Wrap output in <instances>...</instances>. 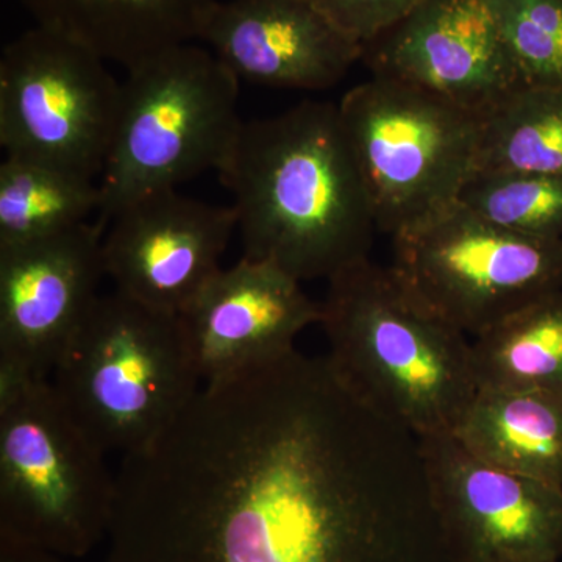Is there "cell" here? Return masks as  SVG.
Masks as SVG:
<instances>
[{
    "label": "cell",
    "instance_id": "7c38bea8",
    "mask_svg": "<svg viewBox=\"0 0 562 562\" xmlns=\"http://www.w3.org/2000/svg\"><path fill=\"white\" fill-rule=\"evenodd\" d=\"M238 216L177 190L150 192L111 217L103 233L105 276L133 301L181 314L214 273Z\"/></svg>",
    "mask_w": 562,
    "mask_h": 562
},
{
    "label": "cell",
    "instance_id": "5b68a950",
    "mask_svg": "<svg viewBox=\"0 0 562 562\" xmlns=\"http://www.w3.org/2000/svg\"><path fill=\"white\" fill-rule=\"evenodd\" d=\"M238 77L211 50L180 44L127 70L99 187V224L128 203L217 172L241 128Z\"/></svg>",
    "mask_w": 562,
    "mask_h": 562
},
{
    "label": "cell",
    "instance_id": "52a82bcc",
    "mask_svg": "<svg viewBox=\"0 0 562 562\" xmlns=\"http://www.w3.org/2000/svg\"><path fill=\"white\" fill-rule=\"evenodd\" d=\"M380 232L412 231L460 199L482 116L403 81L371 77L338 103Z\"/></svg>",
    "mask_w": 562,
    "mask_h": 562
},
{
    "label": "cell",
    "instance_id": "d6986e66",
    "mask_svg": "<svg viewBox=\"0 0 562 562\" xmlns=\"http://www.w3.org/2000/svg\"><path fill=\"white\" fill-rule=\"evenodd\" d=\"M99 181L35 161L0 165V247L46 238L101 210Z\"/></svg>",
    "mask_w": 562,
    "mask_h": 562
},
{
    "label": "cell",
    "instance_id": "ffe728a7",
    "mask_svg": "<svg viewBox=\"0 0 562 562\" xmlns=\"http://www.w3.org/2000/svg\"><path fill=\"white\" fill-rule=\"evenodd\" d=\"M476 171L562 176V90L522 85L487 110Z\"/></svg>",
    "mask_w": 562,
    "mask_h": 562
},
{
    "label": "cell",
    "instance_id": "30bf717a",
    "mask_svg": "<svg viewBox=\"0 0 562 562\" xmlns=\"http://www.w3.org/2000/svg\"><path fill=\"white\" fill-rule=\"evenodd\" d=\"M105 227L85 222L0 247V390L49 380L105 276Z\"/></svg>",
    "mask_w": 562,
    "mask_h": 562
},
{
    "label": "cell",
    "instance_id": "8992f818",
    "mask_svg": "<svg viewBox=\"0 0 562 562\" xmlns=\"http://www.w3.org/2000/svg\"><path fill=\"white\" fill-rule=\"evenodd\" d=\"M50 380L0 390V539L80 560L109 536L116 473Z\"/></svg>",
    "mask_w": 562,
    "mask_h": 562
},
{
    "label": "cell",
    "instance_id": "5bb4252c",
    "mask_svg": "<svg viewBox=\"0 0 562 562\" xmlns=\"http://www.w3.org/2000/svg\"><path fill=\"white\" fill-rule=\"evenodd\" d=\"M272 262L220 269L180 314L203 386L279 360L321 324L319 303Z\"/></svg>",
    "mask_w": 562,
    "mask_h": 562
},
{
    "label": "cell",
    "instance_id": "e0dca14e",
    "mask_svg": "<svg viewBox=\"0 0 562 562\" xmlns=\"http://www.w3.org/2000/svg\"><path fill=\"white\" fill-rule=\"evenodd\" d=\"M458 439L487 464L562 486V394L479 387Z\"/></svg>",
    "mask_w": 562,
    "mask_h": 562
},
{
    "label": "cell",
    "instance_id": "cb8c5ba5",
    "mask_svg": "<svg viewBox=\"0 0 562 562\" xmlns=\"http://www.w3.org/2000/svg\"><path fill=\"white\" fill-rule=\"evenodd\" d=\"M0 562H77V560L38 549V547L0 539Z\"/></svg>",
    "mask_w": 562,
    "mask_h": 562
},
{
    "label": "cell",
    "instance_id": "3957f363",
    "mask_svg": "<svg viewBox=\"0 0 562 562\" xmlns=\"http://www.w3.org/2000/svg\"><path fill=\"white\" fill-rule=\"evenodd\" d=\"M325 355L364 405L417 438L454 435L479 391L472 342L366 258L328 280Z\"/></svg>",
    "mask_w": 562,
    "mask_h": 562
},
{
    "label": "cell",
    "instance_id": "8fae6325",
    "mask_svg": "<svg viewBox=\"0 0 562 562\" xmlns=\"http://www.w3.org/2000/svg\"><path fill=\"white\" fill-rule=\"evenodd\" d=\"M419 439L439 512L465 561H562V486L487 464L453 435Z\"/></svg>",
    "mask_w": 562,
    "mask_h": 562
},
{
    "label": "cell",
    "instance_id": "4fadbf2b",
    "mask_svg": "<svg viewBox=\"0 0 562 562\" xmlns=\"http://www.w3.org/2000/svg\"><path fill=\"white\" fill-rule=\"evenodd\" d=\"M373 77L403 81L483 116L522 87L484 0H427L366 44Z\"/></svg>",
    "mask_w": 562,
    "mask_h": 562
},
{
    "label": "cell",
    "instance_id": "44dd1931",
    "mask_svg": "<svg viewBox=\"0 0 562 562\" xmlns=\"http://www.w3.org/2000/svg\"><path fill=\"white\" fill-rule=\"evenodd\" d=\"M458 202L508 231L562 239V176L476 171Z\"/></svg>",
    "mask_w": 562,
    "mask_h": 562
},
{
    "label": "cell",
    "instance_id": "ba28073f",
    "mask_svg": "<svg viewBox=\"0 0 562 562\" xmlns=\"http://www.w3.org/2000/svg\"><path fill=\"white\" fill-rule=\"evenodd\" d=\"M392 239L403 288L464 335L562 290V239L508 231L460 202Z\"/></svg>",
    "mask_w": 562,
    "mask_h": 562
},
{
    "label": "cell",
    "instance_id": "d4e9b609",
    "mask_svg": "<svg viewBox=\"0 0 562 562\" xmlns=\"http://www.w3.org/2000/svg\"><path fill=\"white\" fill-rule=\"evenodd\" d=\"M549 562H562V561H549Z\"/></svg>",
    "mask_w": 562,
    "mask_h": 562
},
{
    "label": "cell",
    "instance_id": "2e32d148",
    "mask_svg": "<svg viewBox=\"0 0 562 562\" xmlns=\"http://www.w3.org/2000/svg\"><path fill=\"white\" fill-rule=\"evenodd\" d=\"M40 27L125 70L199 38L214 0H21Z\"/></svg>",
    "mask_w": 562,
    "mask_h": 562
},
{
    "label": "cell",
    "instance_id": "603a6c76",
    "mask_svg": "<svg viewBox=\"0 0 562 562\" xmlns=\"http://www.w3.org/2000/svg\"><path fill=\"white\" fill-rule=\"evenodd\" d=\"M321 9L357 43L379 38L427 0H316Z\"/></svg>",
    "mask_w": 562,
    "mask_h": 562
},
{
    "label": "cell",
    "instance_id": "ac0fdd59",
    "mask_svg": "<svg viewBox=\"0 0 562 562\" xmlns=\"http://www.w3.org/2000/svg\"><path fill=\"white\" fill-rule=\"evenodd\" d=\"M472 362L479 387H535L562 394V290L476 335Z\"/></svg>",
    "mask_w": 562,
    "mask_h": 562
},
{
    "label": "cell",
    "instance_id": "7402d4cb",
    "mask_svg": "<svg viewBox=\"0 0 562 562\" xmlns=\"http://www.w3.org/2000/svg\"><path fill=\"white\" fill-rule=\"evenodd\" d=\"M527 87L562 90V0H484Z\"/></svg>",
    "mask_w": 562,
    "mask_h": 562
},
{
    "label": "cell",
    "instance_id": "6da1fadb",
    "mask_svg": "<svg viewBox=\"0 0 562 562\" xmlns=\"http://www.w3.org/2000/svg\"><path fill=\"white\" fill-rule=\"evenodd\" d=\"M109 562H468L420 439L297 349L122 457Z\"/></svg>",
    "mask_w": 562,
    "mask_h": 562
},
{
    "label": "cell",
    "instance_id": "9c48e42d",
    "mask_svg": "<svg viewBox=\"0 0 562 562\" xmlns=\"http://www.w3.org/2000/svg\"><path fill=\"white\" fill-rule=\"evenodd\" d=\"M121 83L83 44L35 27L0 57V146L5 158L35 161L95 180L109 155Z\"/></svg>",
    "mask_w": 562,
    "mask_h": 562
},
{
    "label": "cell",
    "instance_id": "7a4b0ae2",
    "mask_svg": "<svg viewBox=\"0 0 562 562\" xmlns=\"http://www.w3.org/2000/svg\"><path fill=\"white\" fill-rule=\"evenodd\" d=\"M217 173L235 198L243 258L299 281L369 258L379 227L335 103L243 121Z\"/></svg>",
    "mask_w": 562,
    "mask_h": 562
},
{
    "label": "cell",
    "instance_id": "9a60e30c",
    "mask_svg": "<svg viewBox=\"0 0 562 562\" xmlns=\"http://www.w3.org/2000/svg\"><path fill=\"white\" fill-rule=\"evenodd\" d=\"M198 40L239 81L281 90H327L364 55L316 0H214Z\"/></svg>",
    "mask_w": 562,
    "mask_h": 562
},
{
    "label": "cell",
    "instance_id": "277c9868",
    "mask_svg": "<svg viewBox=\"0 0 562 562\" xmlns=\"http://www.w3.org/2000/svg\"><path fill=\"white\" fill-rule=\"evenodd\" d=\"M49 380L81 430L122 457L157 441L203 386L180 314L117 291L99 295Z\"/></svg>",
    "mask_w": 562,
    "mask_h": 562
}]
</instances>
